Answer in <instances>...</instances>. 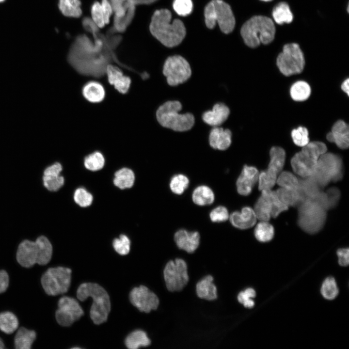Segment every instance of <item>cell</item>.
<instances>
[{"mask_svg":"<svg viewBox=\"0 0 349 349\" xmlns=\"http://www.w3.org/2000/svg\"><path fill=\"white\" fill-rule=\"evenodd\" d=\"M214 194L208 186L201 185L196 187L192 194L193 202L198 206H206L212 204L214 201Z\"/></svg>","mask_w":349,"mask_h":349,"instance_id":"obj_31","label":"cell"},{"mask_svg":"<svg viewBox=\"0 0 349 349\" xmlns=\"http://www.w3.org/2000/svg\"><path fill=\"white\" fill-rule=\"evenodd\" d=\"M255 295V291L254 289L248 288L238 294V300L245 307L251 308L254 305V302L252 299L254 298Z\"/></svg>","mask_w":349,"mask_h":349,"instance_id":"obj_49","label":"cell"},{"mask_svg":"<svg viewBox=\"0 0 349 349\" xmlns=\"http://www.w3.org/2000/svg\"><path fill=\"white\" fill-rule=\"evenodd\" d=\"M163 275L167 288L171 292L181 290L189 280L187 264L180 258L169 261L165 267Z\"/></svg>","mask_w":349,"mask_h":349,"instance_id":"obj_11","label":"cell"},{"mask_svg":"<svg viewBox=\"0 0 349 349\" xmlns=\"http://www.w3.org/2000/svg\"><path fill=\"white\" fill-rule=\"evenodd\" d=\"M171 12L166 9L156 10L149 25L150 32L161 44L167 47L179 45L184 38L186 31L183 22L175 19L173 21Z\"/></svg>","mask_w":349,"mask_h":349,"instance_id":"obj_1","label":"cell"},{"mask_svg":"<svg viewBox=\"0 0 349 349\" xmlns=\"http://www.w3.org/2000/svg\"><path fill=\"white\" fill-rule=\"evenodd\" d=\"M91 15L93 20L98 27H104L106 24L100 3L96 1L93 4Z\"/></svg>","mask_w":349,"mask_h":349,"instance_id":"obj_51","label":"cell"},{"mask_svg":"<svg viewBox=\"0 0 349 349\" xmlns=\"http://www.w3.org/2000/svg\"><path fill=\"white\" fill-rule=\"evenodd\" d=\"M108 80L111 85L120 93L125 94L128 92L131 84L130 78L123 74L118 67L109 64L106 69Z\"/></svg>","mask_w":349,"mask_h":349,"instance_id":"obj_17","label":"cell"},{"mask_svg":"<svg viewBox=\"0 0 349 349\" xmlns=\"http://www.w3.org/2000/svg\"><path fill=\"white\" fill-rule=\"evenodd\" d=\"M304 64L303 53L296 43L285 45L277 58L278 67L281 72L286 76L301 73Z\"/></svg>","mask_w":349,"mask_h":349,"instance_id":"obj_10","label":"cell"},{"mask_svg":"<svg viewBox=\"0 0 349 349\" xmlns=\"http://www.w3.org/2000/svg\"><path fill=\"white\" fill-rule=\"evenodd\" d=\"M343 174V163L340 157L326 152L318 158L316 170L311 175L322 189L331 181L340 180Z\"/></svg>","mask_w":349,"mask_h":349,"instance_id":"obj_8","label":"cell"},{"mask_svg":"<svg viewBox=\"0 0 349 349\" xmlns=\"http://www.w3.org/2000/svg\"><path fill=\"white\" fill-rule=\"evenodd\" d=\"M229 114V108L225 104L220 103L216 104L212 110L205 112L202 115V119L208 125L216 127L224 123Z\"/></svg>","mask_w":349,"mask_h":349,"instance_id":"obj_22","label":"cell"},{"mask_svg":"<svg viewBox=\"0 0 349 349\" xmlns=\"http://www.w3.org/2000/svg\"><path fill=\"white\" fill-rule=\"evenodd\" d=\"M205 20L206 27H215L216 23L224 33L232 32L235 26V18L231 7L222 0H212L205 7Z\"/></svg>","mask_w":349,"mask_h":349,"instance_id":"obj_7","label":"cell"},{"mask_svg":"<svg viewBox=\"0 0 349 349\" xmlns=\"http://www.w3.org/2000/svg\"><path fill=\"white\" fill-rule=\"evenodd\" d=\"M270 190H262L261 196L254 205V211L256 218L261 221L270 220L272 211V204L270 196Z\"/></svg>","mask_w":349,"mask_h":349,"instance_id":"obj_24","label":"cell"},{"mask_svg":"<svg viewBox=\"0 0 349 349\" xmlns=\"http://www.w3.org/2000/svg\"><path fill=\"white\" fill-rule=\"evenodd\" d=\"M18 327V320L12 312L0 313V330L7 334L14 333Z\"/></svg>","mask_w":349,"mask_h":349,"instance_id":"obj_36","label":"cell"},{"mask_svg":"<svg viewBox=\"0 0 349 349\" xmlns=\"http://www.w3.org/2000/svg\"><path fill=\"white\" fill-rule=\"evenodd\" d=\"M125 345L129 349H137L141 347H147L151 340L146 333L143 330H138L131 333L125 339Z\"/></svg>","mask_w":349,"mask_h":349,"instance_id":"obj_32","label":"cell"},{"mask_svg":"<svg viewBox=\"0 0 349 349\" xmlns=\"http://www.w3.org/2000/svg\"><path fill=\"white\" fill-rule=\"evenodd\" d=\"M274 234L273 226L268 222L261 221L259 222L254 230L255 238L262 242L271 240L274 237Z\"/></svg>","mask_w":349,"mask_h":349,"instance_id":"obj_37","label":"cell"},{"mask_svg":"<svg viewBox=\"0 0 349 349\" xmlns=\"http://www.w3.org/2000/svg\"><path fill=\"white\" fill-rule=\"evenodd\" d=\"M182 104L178 101H168L160 106L156 111L158 122L162 127L176 131L190 129L195 122L194 116L190 113L180 114Z\"/></svg>","mask_w":349,"mask_h":349,"instance_id":"obj_6","label":"cell"},{"mask_svg":"<svg viewBox=\"0 0 349 349\" xmlns=\"http://www.w3.org/2000/svg\"><path fill=\"white\" fill-rule=\"evenodd\" d=\"M293 142L298 146L303 147L309 142L308 131L306 128L300 127L291 132Z\"/></svg>","mask_w":349,"mask_h":349,"instance_id":"obj_45","label":"cell"},{"mask_svg":"<svg viewBox=\"0 0 349 349\" xmlns=\"http://www.w3.org/2000/svg\"><path fill=\"white\" fill-rule=\"evenodd\" d=\"M168 84L176 86L186 81L191 76V70L188 61L179 55L169 57L163 68Z\"/></svg>","mask_w":349,"mask_h":349,"instance_id":"obj_12","label":"cell"},{"mask_svg":"<svg viewBox=\"0 0 349 349\" xmlns=\"http://www.w3.org/2000/svg\"><path fill=\"white\" fill-rule=\"evenodd\" d=\"M4 0H0V2L3 1Z\"/></svg>","mask_w":349,"mask_h":349,"instance_id":"obj_59","label":"cell"},{"mask_svg":"<svg viewBox=\"0 0 349 349\" xmlns=\"http://www.w3.org/2000/svg\"><path fill=\"white\" fill-rule=\"evenodd\" d=\"M77 297L80 301H84L88 297L92 298L90 314L95 324L99 325L106 321L111 305L109 296L103 287L95 283L81 284L77 289Z\"/></svg>","mask_w":349,"mask_h":349,"instance_id":"obj_2","label":"cell"},{"mask_svg":"<svg viewBox=\"0 0 349 349\" xmlns=\"http://www.w3.org/2000/svg\"><path fill=\"white\" fill-rule=\"evenodd\" d=\"M200 235L198 232H189L180 229L174 234V239L177 247L188 253H193L200 243Z\"/></svg>","mask_w":349,"mask_h":349,"instance_id":"obj_19","label":"cell"},{"mask_svg":"<svg viewBox=\"0 0 349 349\" xmlns=\"http://www.w3.org/2000/svg\"><path fill=\"white\" fill-rule=\"evenodd\" d=\"M311 94L309 85L304 81H298L290 88V95L295 101H302L306 100Z\"/></svg>","mask_w":349,"mask_h":349,"instance_id":"obj_38","label":"cell"},{"mask_svg":"<svg viewBox=\"0 0 349 349\" xmlns=\"http://www.w3.org/2000/svg\"><path fill=\"white\" fill-rule=\"evenodd\" d=\"M229 218L231 223L236 228L246 229L255 224L257 218L254 209L249 206H245L240 211L232 213Z\"/></svg>","mask_w":349,"mask_h":349,"instance_id":"obj_20","label":"cell"},{"mask_svg":"<svg viewBox=\"0 0 349 349\" xmlns=\"http://www.w3.org/2000/svg\"><path fill=\"white\" fill-rule=\"evenodd\" d=\"M277 175L268 170L262 171L258 176V189L260 190H270L275 185Z\"/></svg>","mask_w":349,"mask_h":349,"instance_id":"obj_43","label":"cell"},{"mask_svg":"<svg viewBox=\"0 0 349 349\" xmlns=\"http://www.w3.org/2000/svg\"><path fill=\"white\" fill-rule=\"evenodd\" d=\"M276 182L282 188L295 190H298L299 188V179L288 171L282 172L276 179Z\"/></svg>","mask_w":349,"mask_h":349,"instance_id":"obj_41","label":"cell"},{"mask_svg":"<svg viewBox=\"0 0 349 349\" xmlns=\"http://www.w3.org/2000/svg\"><path fill=\"white\" fill-rule=\"evenodd\" d=\"M82 93L84 97L88 101L96 103L103 100L105 91L103 85L95 81H90L82 87Z\"/></svg>","mask_w":349,"mask_h":349,"instance_id":"obj_25","label":"cell"},{"mask_svg":"<svg viewBox=\"0 0 349 349\" xmlns=\"http://www.w3.org/2000/svg\"><path fill=\"white\" fill-rule=\"evenodd\" d=\"M4 344L2 339L0 338V349H4Z\"/></svg>","mask_w":349,"mask_h":349,"instance_id":"obj_57","label":"cell"},{"mask_svg":"<svg viewBox=\"0 0 349 349\" xmlns=\"http://www.w3.org/2000/svg\"><path fill=\"white\" fill-rule=\"evenodd\" d=\"M59 7L63 14L66 16L79 17L82 13L79 0H59Z\"/></svg>","mask_w":349,"mask_h":349,"instance_id":"obj_35","label":"cell"},{"mask_svg":"<svg viewBox=\"0 0 349 349\" xmlns=\"http://www.w3.org/2000/svg\"><path fill=\"white\" fill-rule=\"evenodd\" d=\"M321 189L312 175L299 179L298 190L305 199L316 196Z\"/></svg>","mask_w":349,"mask_h":349,"instance_id":"obj_28","label":"cell"},{"mask_svg":"<svg viewBox=\"0 0 349 349\" xmlns=\"http://www.w3.org/2000/svg\"><path fill=\"white\" fill-rule=\"evenodd\" d=\"M189 182V179L186 175L183 174H177L172 177L169 186L173 193L181 194L188 187Z\"/></svg>","mask_w":349,"mask_h":349,"instance_id":"obj_40","label":"cell"},{"mask_svg":"<svg viewBox=\"0 0 349 349\" xmlns=\"http://www.w3.org/2000/svg\"><path fill=\"white\" fill-rule=\"evenodd\" d=\"M62 171V166L59 162L53 164L44 170L43 184L48 190L55 191L63 186L64 180L63 177L60 175Z\"/></svg>","mask_w":349,"mask_h":349,"instance_id":"obj_18","label":"cell"},{"mask_svg":"<svg viewBox=\"0 0 349 349\" xmlns=\"http://www.w3.org/2000/svg\"><path fill=\"white\" fill-rule=\"evenodd\" d=\"M298 224L304 232L314 234L324 226L327 208L316 198H308L299 206Z\"/></svg>","mask_w":349,"mask_h":349,"instance_id":"obj_5","label":"cell"},{"mask_svg":"<svg viewBox=\"0 0 349 349\" xmlns=\"http://www.w3.org/2000/svg\"><path fill=\"white\" fill-rule=\"evenodd\" d=\"M338 263L343 267L347 266L349 264V250L348 248H341L337 251Z\"/></svg>","mask_w":349,"mask_h":349,"instance_id":"obj_53","label":"cell"},{"mask_svg":"<svg viewBox=\"0 0 349 349\" xmlns=\"http://www.w3.org/2000/svg\"><path fill=\"white\" fill-rule=\"evenodd\" d=\"M327 140L335 143L340 148L349 147V130L348 125L343 121L339 120L333 126L332 131L327 135Z\"/></svg>","mask_w":349,"mask_h":349,"instance_id":"obj_21","label":"cell"},{"mask_svg":"<svg viewBox=\"0 0 349 349\" xmlns=\"http://www.w3.org/2000/svg\"><path fill=\"white\" fill-rule=\"evenodd\" d=\"M113 247L119 254L124 255L128 254L130 248V241L125 235H121L119 238L113 241Z\"/></svg>","mask_w":349,"mask_h":349,"instance_id":"obj_46","label":"cell"},{"mask_svg":"<svg viewBox=\"0 0 349 349\" xmlns=\"http://www.w3.org/2000/svg\"><path fill=\"white\" fill-rule=\"evenodd\" d=\"M261 0L264 1H271L272 0Z\"/></svg>","mask_w":349,"mask_h":349,"instance_id":"obj_58","label":"cell"},{"mask_svg":"<svg viewBox=\"0 0 349 349\" xmlns=\"http://www.w3.org/2000/svg\"><path fill=\"white\" fill-rule=\"evenodd\" d=\"M318 159L302 148L291 159V165L297 174L302 177L312 175L315 172Z\"/></svg>","mask_w":349,"mask_h":349,"instance_id":"obj_15","label":"cell"},{"mask_svg":"<svg viewBox=\"0 0 349 349\" xmlns=\"http://www.w3.org/2000/svg\"><path fill=\"white\" fill-rule=\"evenodd\" d=\"M321 293L323 297L327 300H331L336 298L338 293V289L333 278L328 277L325 280L321 288Z\"/></svg>","mask_w":349,"mask_h":349,"instance_id":"obj_42","label":"cell"},{"mask_svg":"<svg viewBox=\"0 0 349 349\" xmlns=\"http://www.w3.org/2000/svg\"><path fill=\"white\" fill-rule=\"evenodd\" d=\"M100 4L105 24H108L110 22V17L112 13L111 6L107 0H102Z\"/></svg>","mask_w":349,"mask_h":349,"instance_id":"obj_54","label":"cell"},{"mask_svg":"<svg viewBox=\"0 0 349 349\" xmlns=\"http://www.w3.org/2000/svg\"><path fill=\"white\" fill-rule=\"evenodd\" d=\"M52 246L48 238L44 236L35 241L25 240L18 245L16 260L22 267L30 268L35 264L45 265L50 260Z\"/></svg>","mask_w":349,"mask_h":349,"instance_id":"obj_3","label":"cell"},{"mask_svg":"<svg viewBox=\"0 0 349 349\" xmlns=\"http://www.w3.org/2000/svg\"><path fill=\"white\" fill-rule=\"evenodd\" d=\"M84 164L88 170L98 171L104 167L105 159L101 152L95 151L85 158Z\"/></svg>","mask_w":349,"mask_h":349,"instance_id":"obj_39","label":"cell"},{"mask_svg":"<svg viewBox=\"0 0 349 349\" xmlns=\"http://www.w3.org/2000/svg\"><path fill=\"white\" fill-rule=\"evenodd\" d=\"M211 221L214 222H220L227 221L229 215L227 209L223 206H218L210 213Z\"/></svg>","mask_w":349,"mask_h":349,"instance_id":"obj_50","label":"cell"},{"mask_svg":"<svg viewBox=\"0 0 349 349\" xmlns=\"http://www.w3.org/2000/svg\"><path fill=\"white\" fill-rule=\"evenodd\" d=\"M258 176L259 172L256 167L245 165L236 182L238 193L244 196L250 194L258 180Z\"/></svg>","mask_w":349,"mask_h":349,"instance_id":"obj_16","label":"cell"},{"mask_svg":"<svg viewBox=\"0 0 349 349\" xmlns=\"http://www.w3.org/2000/svg\"><path fill=\"white\" fill-rule=\"evenodd\" d=\"M232 133L229 129L214 127L209 136V144L213 148L219 150L227 149L231 144Z\"/></svg>","mask_w":349,"mask_h":349,"instance_id":"obj_23","label":"cell"},{"mask_svg":"<svg viewBox=\"0 0 349 349\" xmlns=\"http://www.w3.org/2000/svg\"><path fill=\"white\" fill-rule=\"evenodd\" d=\"M173 7L179 16H187L191 13L193 4L191 0H174Z\"/></svg>","mask_w":349,"mask_h":349,"instance_id":"obj_47","label":"cell"},{"mask_svg":"<svg viewBox=\"0 0 349 349\" xmlns=\"http://www.w3.org/2000/svg\"><path fill=\"white\" fill-rule=\"evenodd\" d=\"M35 332L24 327H20L15 337L14 343L16 349H30L36 338Z\"/></svg>","mask_w":349,"mask_h":349,"instance_id":"obj_30","label":"cell"},{"mask_svg":"<svg viewBox=\"0 0 349 349\" xmlns=\"http://www.w3.org/2000/svg\"><path fill=\"white\" fill-rule=\"evenodd\" d=\"M71 272V269L63 267L48 269L41 279L45 292L50 296H56L67 292L70 286Z\"/></svg>","mask_w":349,"mask_h":349,"instance_id":"obj_9","label":"cell"},{"mask_svg":"<svg viewBox=\"0 0 349 349\" xmlns=\"http://www.w3.org/2000/svg\"><path fill=\"white\" fill-rule=\"evenodd\" d=\"M240 33L246 45L254 48L261 43L266 45L271 43L274 38L275 28L271 18L256 16L244 23Z\"/></svg>","mask_w":349,"mask_h":349,"instance_id":"obj_4","label":"cell"},{"mask_svg":"<svg viewBox=\"0 0 349 349\" xmlns=\"http://www.w3.org/2000/svg\"><path fill=\"white\" fill-rule=\"evenodd\" d=\"M275 192L279 200L288 206H299L305 200L298 189L295 190L281 188Z\"/></svg>","mask_w":349,"mask_h":349,"instance_id":"obj_29","label":"cell"},{"mask_svg":"<svg viewBox=\"0 0 349 349\" xmlns=\"http://www.w3.org/2000/svg\"><path fill=\"white\" fill-rule=\"evenodd\" d=\"M342 90L349 95V79H347L341 84Z\"/></svg>","mask_w":349,"mask_h":349,"instance_id":"obj_56","label":"cell"},{"mask_svg":"<svg viewBox=\"0 0 349 349\" xmlns=\"http://www.w3.org/2000/svg\"><path fill=\"white\" fill-rule=\"evenodd\" d=\"M272 15L274 21L280 25L290 23L293 18L288 4L285 2L276 5L273 9Z\"/></svg>","mask_w":349,"mask_h":349,"instance_id":"obj_34","label":"cell"},{"mask_svg":"<svg viewBox=\"0 0 349 349\" xmlns=\"http://www.w3.org/2000/svg\"><path fill=\"white\" fill-rule=\"evenodd\" d=\"M270 161L267 170L277 175L285 164V151L280 147L274 146L270 150Z\"/></svg>","mask_w":349,"mask_h":349,"instance_id":"obj_27","label":"cell"},{"mask_svg":"<svg viewBox=\"0 0 349 349\" xmlns=\"http://www.w3.org/2000/svg\"><path fill=\"white\" fill-rule=\"evenodd\" d=\"M270 196L272 204L271 216L276 218L280 213L288 209V206L283 203L278 198L275 191L270 190Z\"/></svg>","mask_w":349,"mask_h":349,"instance_id":"obj_48","label":"cell"},{"mask_svg":"<svg viewBox=\"0 0 349 349\" xmlns=\"http://www.w3.org/2000/svg\"><path fill=\"white\" fill-rule=\"evenodd\" d=\"M131 303L143 312L149 313L159 305L158 296L144 286L133 288L129 294Z\"/></svg>","mask_w":349,"mask_h":349,"instance_id":"obj_14","label":"cell"},{"mask_svg":"<svg viewBox=\"0 0 349 349\" xmlns=\"http://www.w3.org/2000/svg\"><path fill=\"white\" fill-rule=\"evenodd\" d=\"M213 281V277L207 275L197 283L196 291L198 297L208 301H212L217 298V288Z\"/></svg>","mask_w":349,"mask_h":349,"instance_id":"obj_26","label":"cell"},{"mask_svg":"<svg viewBox=\"0 0 349 349\" xmlns=\"http://www.w3.org/2000/svg\"><path fill=\"white\" fill-rule=\"evenodd\" d=\"M9 276L6 271L0 270V293L5 291L9 285Z\"/></svg>","mask_w":349,"mask_h":349,"instance_id":"obj_55","label":"cell"},{"mask_svg":"<svg viewBox=\"0 0 349 349\" xmlns=\"http://www.w3.org/2000/svg\"><path fill=\"white\" fill-rule=\"evenodd\" d=\"M135 175L133 171L127 168H123L114 174V184L121 189L130 188L133 185Z\"/></svg>","mask_w":349,"mask_h":349,"instance_id":"obj_33","label":"cell"},{"mask_svg":"<svg viewBox=\"0 0 349 349\" xmlns=\"http://www.w3.org/2000/svg\"><path fill=\"white\" fill-rule=\"evenodd\" d=\"M75 202L81 207H87L91 205L93 202L92 195L85 189L79 188L77 189L74 195Z\"/></svg>","mask_w":349,"mask_h":349,"instance_id":"obj_44","label":"cell"},{"mask_svg":"<svg viewBox=\"0 0 349 349\" xmlns=\"http://www.w3.org/2000/svg\"><path fill=\"white\" fill-rule=\"evenodd\" d=\"M330 209L333 208L337 204L340 197V192L336 187H332L325 192Z\"/></svg>","mask_w":349,"mask_h":349,"instance_id":"obj_52","label":"cell"},{"mask_svg":"<svg viewBox=\"0 0 349 349\" xmlns=\"http://www.w3.org/2000/svg\"><path fill=\"white\" fill-rule=\"evenodd\" d=\"M58 305L55 317L57 322L62 326H71L84 315L81 307L74 298L63 297L59 300Z\"/></svg>","mask_w":349,"mask_h":349,"instance_id":"obj_13","label":"cell"}]
</instances>
